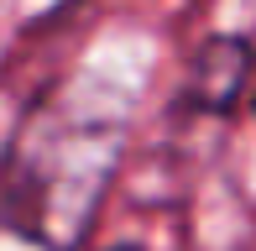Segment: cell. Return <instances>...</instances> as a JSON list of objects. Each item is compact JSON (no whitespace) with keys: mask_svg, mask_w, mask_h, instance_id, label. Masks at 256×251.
<instances>
[{"mask_svg":"<svg viewBox=\"0 0 256 251\" xmlns=\"http://www.w3.org/2000/svg\"><path fill=\"white\" fill-rule=\"evenodd\" d=\"M246 68H251V48L236 37H214L194 63V105L204 110H230L236 94L246 89Z\"/></svg>","mask_w":256,"mask_h":251,"instance_id":"cell-1","label":"cell"},{"mask_svg":"<svg viewBox=\"0 0 256 251\" xmlns=\"http://www.w3.org/2000/svg\"><path fill=\"white\" fill-rule=\"evenodd\" d=\"M115 251H142V246H115Z\"/></svg>","mask_w":256,"mask_h":251,"instance_id":"cell-2","label":"cell"}]
</instances>
